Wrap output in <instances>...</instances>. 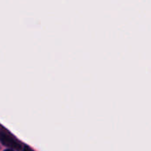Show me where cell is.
<instances>
[{
    "mask_svg": "<svg viewBox=\"0 0 151 151\" xmlns=\"http://www.w3.org/2000/svg\"><path fill=\"white\" fill-rule=\"evenodd\" d=\"M0 141H1L4 145L10 147L12 148L17 149V150L21 149V144L20 143H18L14 139H12L11 136H9L8 134H6L4 132H1V131H0Z\"/></svg>",
    "mask_w": 151,
    "mask_h": 151,
    "instance_id": "cell-1",
    "label": "cell"
},
{
    "mask_svg": "<svg viewBox=\"0 0 151 151\" xmlns=\"http://www.w3.org/2000/svg\"><path fill=\"white\" fill-rule=\"evenodd\" d=\"M23 151H33V150L31 148H29V147H25L24 149H23Z\"/></svg>",
    "mask_w": 151,
    "mask_h": 151,
    "instance_id": "cell-2",
    "label": "cell"
},
{
    "mask_svg": "<svg viewBox=\"0 0 151 151\" xmlns=\"http://www.w3.org/2000/svg\"><path fill=\"white\" fill-rule=\"evenodd\" d=\"M5 151H14L13 149H6V150H5Z\"/></svg>",
    "mask_w": 151,
    "mask_h": 151,
    "instance_id": "cell-3",
    "label": "cell"
}]
</instances>
